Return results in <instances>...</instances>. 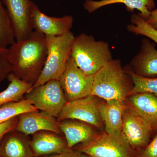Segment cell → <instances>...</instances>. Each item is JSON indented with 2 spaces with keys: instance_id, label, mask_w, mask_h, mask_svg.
<instances>
[{
  "instance_id": "cell-15",
  "label": "cell",
  "mask_w": 157,
  "mask_h": 157,
  "mask_svg": "<svg viewBox=\"0 0 157 157\" xmlns=\"http://www.w3.org/2000/svg\"><path fill=\"white\" fill-rule=\"evenodd\" d=\"M157 132V98L150 93H137L128 97L124 102Z\"/></svg>"
},
{
  "instance_id": "cell-3",
  "label": "cell",
  "mask_w": 157,
  "mask_h": 157,
  "mask_svg": "<svg viewBox=\"0 0 157 157\" xmlns=\"http://www.w3.org/2000/svg\"><path fill=\"white\" fill-rule=\"evenodd\" d=\"M71 56L78 67L89 76H94L113 59L107 42L97 41L93 36L84 33L75 37Z\"/></svg>"
},
{
  "instance_id": "cell-18",
  "label": "cell",
  "mask_w": 157,
  "mask_h": 157,
  "mask_svg": "<svg viewBox=\"0 0 157 157\" xmlns=\"http://www.w3.org/2000/svg\"><path fill=\"white\" fill-rule=\"evenodd\" d=\"M116 4H124L130 12H133L135 9L138 10L140 11L138 14L145 20L155 6V0H86L83 7L88 13H91L104 6Z\"/></svg>"
},
{
  "instance_id": "cell-5",
  "label": "cell",
  "mask_w": 157,
  "mask_h": 157,
  "mask_svg": "<svg viewBox=\"0 0 157 157\" xmlns=\"http://www.w3.org/2000/svg\"><path fill=\"white\" fill-rule=\"evenodd\" d=\"M74 149L89 157H138L122 133L113 135L105 132L98 134L92 140L80 144Z\"/></svg>"
},
{
  "instance_id": "cell-9",
  "label": "cell",
  "mask_w": 157,
  "mask_h": 157,
  "mask_svg": "<svg viewBox=\"0 0 157 157\" xmlns=\"http://www.w3.org/2000/svg\"><path fill=\"white\" fill-rule=\"evenodd\" d=\"M98 104L94 96L91 95L67 102L57 120L58 121L66 119L76 120L101 128L103 121Z\"/></svg>"
},
{
  "instance_id": "cell-28",
  "label": "cell",
  "mask_w": 157,
  "mask_h": 157,
  "mask_svg": "<svg viewBox=\"0 0 157 157\" xmlns=\"http://www.w3.org/2000/svg\"><path fill=\"white\" fill-rule=\"evenodd\" d=\"M43 157H89L86 155L82 153L81 152L76 150L68 149L63 152L61 153L55 154L44 156Z\"/></svg>"
},
{
  "instance_id": "cell-11",
  "label": "cell",
  "mask_w": 157,
  "mask_h": 157,
  "mask_svg": "<svg viewBox=\"0 0 157 157\" xmlns=\"http://www.w3.org/2000/svg\"><path fill=\"white\" fill-rule=\"evenodd\" d=\"M32 23L34 31L48 36H61L70 31L73 26V17L66 15L61 17H50L40 11L38 6L33 3Z\"/></svg>"
},
{
  "instance_id": "cell-29",
  "label": "cell",
  "mask_w": 157,
  "mask_h": 157,
  "mask_svg": "<svg viewBox=\"0 0 157 157\" xmlns=\"http://www.w3.org/2000/svg\"><path fill=\"white\" fill-rule=\"evenodd\" d=\"M146 21L149 24L157 30V9L151 11L150 15Z\"/></svg>"
},
{
  "instance_id": "cell-10",
  "label": "cell",
  "mask_w": 157,
  "mask_h": 157,
  "mask_svg": "<svg viewBox=\"0 0 157 157\" xmlns=\"http://www.w3.org/2000/svg\"><path fill=\"white\" fill-rule=\"evenodd\" d=\"M13 28L16 41L29 38L34 31L31 0H2Z\"/></svg>"
},
{
  "instance_id": "cell-25",
  "label": "cell",
  "mask_w": 157,
  "mask_h": 157,
  "mask_svg": "<svg viewBox=\"0 0 157 157\" xmlns=\"http://www.w3.org/2000/svg\"><path fill=\"white\" fill-rule=\"evenodd\" d=\"M12 69L8 57V48L0 47V83L8 78Z\"/></svg>"
},
{
  "instance_id": "cell-26",
  "label": "cell",
  "mask_w": 157,
  "mask_h": 157,
  "mask_svg": "<svg viewBox=\"0 0 157 157\" xmlns=\"http://www.w3.org/2000/svg\"><path fill=\"white\" fill-rule=\"evenodd\" d=\"M138 157H157V132L143 149L138 153Z\"/></svg>"
},
{
  "instance_id": "cell-8",
  "label": "cell",
  "mask_w": 157,
  "mask_h": 157,
  "mask_svg": "<svg viewBox=\"0 0 157 157\" xmlns=\"http://www.w3.org/2000/svg\"><path fill=\"white\" fill-rule=\"evenodd\" d=\"M154 133L150 125L125 104L123 112L122 133L137 154L149 143Z\"/></svg>"
},
{
  "instance_id": "cell-14",
  "label": "cell",
  "mask_w": 157,
  "mask_h": 157,
  "mask_svg": "<svg viewBox=\"0 0 157 157\" xmlns=\"http://www.w3.org/2000/svg\"><path fill=\"white\" fill-rule=\"evenodd\" d=\"M30 144L34 157L61 153L69 149L66 140L59 134L49 131L35 133Z\"/></svg>"
},
{
  "instance_id": "cell-27",
  "label": "cell",
  "mask_w": 157,
  "mask_h": 157,
  "mask_svg": "<svg viewBox=\"0 0 157 157\" xmlns=\"http://www.w3.org/2000/svg\"><path fill=\"white\" fill-rule=\"evenodd\" d=\"M18 120V116H17L0 124V141L7 133L15 129Z\"/></svg>"
},
{
  "instance_id": "cell-2",
  "label": "cell",
  "mask_w": 157,
  "mask_h": 157,
  "mask_svg": "<svg viewBox=\"0 0 157 157\" xmlns=\"http://www.w3.org/2000/svg\"><path fill=\"white\" fill-rule=\"evenodd\" d=\"M133 86L128 69L123 68L119 59H112L94 75L91 95L125 102Z\"/></svg>"
},
{
  "instance_id": "cell-30",
  "label": "cell",
  "mask_w": 157,
  "mask_h": 157,
  "mask_svg": "<svg viewBox=\"0 0 157 157\" xmlns=\"http://www.w3.org/2000/svg\"><path fill=\"white\" fill-rule=\"evenodd\" d=\"M0 157H2V156H1V155H0Z\"/></svg>"
},
{
  "instance_id": "cell-24",
  "label": "cell",
  "mask_w": 157,
  "mask_h": 157,
  "mask_svg": "<svg viewBox=\"0 0 157 157\" xmlns=\"http://www.w3.org/2000/svg\"><path fill=\"white\" fill-rule=\"evenodd\" d=\"M128 70L134 83L130 95L137 93H148L157 98V76L151 78L141 77L135 74L129 69Z\"/></svg>"
},
{
  "instance_id": "cell-7",
  "label": "cell",
  "mask_w": 157,
  "mask_h": 157,
  "mask_svg": "<svg viewBox=\"0 0 157 157\" xmlns=\"http://www.w3.org/2000/svg\"><path fill=\"white\" fill-rule=\"evenodd\" d=\"M93 77L82 72L70 56L58 79L67 102L91 95Z\"/></svg>"
},
{
  "instance_id": "cell-13",
  "label": "cell",
  "mask_w": 157,
  "mask_h": 157,
  "mask_svg": "<svg viewBox=\"0 0 157 157\" xmlns=\"http://www.w3.org/2000/svg\"><path fill=\"white\" fill-rule=\"evenodd\" d=\"M155 44L148 39L142 40L139 52L131 62L132 72L146 78L157 76V50Z\"/></svg>"
},
{
  "instance_id": "cell-21",
  "label": "cell",
  "mask_w": 157,
  "mask_h": 157,
  "mask_svg": "<svg viewBox=\"0 0 157 157\" xmlns=\"http://www.w3.org/2000/svg\"><path fill=\"white\" fill-rule=\"evenodd\" d=\"M37 110L26 99L4 104L0 107V124L25 113Z\"/></svg>"
},
{
  "instance_id": "cell-6",
  "label": "cell",
  "mask_w": 157,
  "mask_h": 157,
  "mask_svg": "<svg viewBox=\"0 0 157 157\" xmlns=\"http://www.w3.org/2000/svg\"><path fill=\"white\" fill-rule=\"evenodd\" d=\"M26 99L38 110L57 118L67 103L58 80H52L30 90Z\"/></svg>"
},
{
  "instance_id": "cell-19",
  "label": "cell",
  "mask_w": 157,
  "mask_h": 157,
  "mask_svg": "<svg viewBox=\"0 0 157 157\" xmlns=\"http://www.w3.org/2000/svg\"><path fill=\"white\" fill-rule=\"evenodd\" d=\"M2 157H34L29 142L15 130L7 133L0 141Z\"/></svg>"
},
{
  "instance_id": "cell-12",
  "label": "cell",
  "mask_w": 157,
  "mask_h": 157,
  "mask_svg": "<svg viewBox=\"0 0 157 157\" xmlns=\"http://www.w3.org/2000/svg\"><path fill=\"white\" fill-rule=\"evenodd\" d=\"M18 118L14 130L21 134L29 135L46 131L61 135L57 120L45 112L37 110L25 113L18 115Z\"/></svg>"
},
{
  "instance_id": "cell-20",
  "label": "cell",
  "mask_w": 157,
  "mask_h": 157,
  "mask_svg": "<svg viewBox=\"0 0 157 157\" xmlns=\"http://www.w3.org/2000/svg\"><path fill=\"white\" fill-rule=\"evenodd\" d=\"M9 84L6 90L0 93V107L8 103L22 100L33 85L20 79L11 73L8 76Z\"/></svg>"
},
{
  "instance_id": "cell-23",
  "label": "cell",
  "mask_w": 157,
  "mask_h": 157,
  "mask_svg": "<svg viewBox=\"0 0 157 157\" xmlns=\"http://www.w3.org/2000/svg\"><path fill=\"white\" fill-rule=\"evenodd\" d=\"M131 24L127 27L129 32L144 36L157 44V30L149 24L143 17L138 14H134L131 16Z\"/></svg>"
},
{
  "instance_id": "cell-1",
  "label": "cell",
  "mask_w": 157,
  "mask_h": 157,
  "mask_svg": "<svg viewBox=\"0 0 157 157\" xmlns=\"http://www.w3.org/2000/svg\"><path fill=\"white\" fill-rule=\"evenodd\" d=\"M47 52L46 36L34 31L29 38L16 41L8 48L12 73L20 79L33 85L44 68Z\"/></svg>"
},
{
  "instance_id": "cell-4",
  "label": "cell",
  "mask_w": 157,
  "mask_h": 157,
  "mask_svg": "<svg viewBox=\"0 0 157 157\" xmlns=\"http://www.w3.org/2000/svg\"><path fill=\"white\" fill-rule=\"evenodd\" d=\"M46 37L48 48L47 59L40 76L30 90L50 80H58L71 56L75 38L70 31L61 36Z\"/></svg>"
},
{
  "instance_id": "cell-16",
  "label": "cell",
  "mask_w": 157,
  "mask_h": 157,
  "mask_svg": "<svg viewBox=\"0 0 157 157\" xmlns=\"http://www.w3.org/2000/svg\"><path fill=\"white\" fill-rule=\"evenodd\" d=\"M58 126L65 135L69 149L78 144L88 142L98 135L91 125L81 121L63 120L58 121Z\"/></svg>"
},
{
  "instance_id": "cell-22",
  "label": "cell",
  "mask_w": 157,
  "mask_h": 157,
  "mask_svg": "<svg viewBox=\"0 0 157 157\" xmlns=\"http://www.w3.org/2000/svg\"><path fill=\"white\" fill-rule=\"evenodd\" d=\"M15 39L9 14L0 0V47L7 48L15 42Z\"/></svg>"
},
{
  "instance_id": "cell-17",
  "label": "cell",
  "mask_w": 157,
  "mask_h": 157,
  "mask_svg": "<svg viewBox=\"0 0 157 157\" xmlns=\"http://www.w3.org/2000/svg\"><path fill=\"white\" fill-rule=\"evenodd\" d=\"M124 102L112 100L98 104L99 111L105 125V132L108 134L120 135L122 134L123 112Z\"/></svg>"
}]
</instances>
